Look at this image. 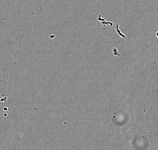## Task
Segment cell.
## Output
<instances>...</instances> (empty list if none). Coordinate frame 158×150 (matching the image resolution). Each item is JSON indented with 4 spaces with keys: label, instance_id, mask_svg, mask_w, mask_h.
Here are the masks:
<instances>
[]
</instances>
